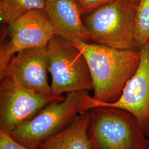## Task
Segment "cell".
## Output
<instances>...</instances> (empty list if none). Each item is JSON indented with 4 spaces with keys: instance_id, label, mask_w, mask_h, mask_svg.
<instances>
[{
    "instance_id": "cell-14",
    "label": "cell",
    "mask_w": 149,
    "mask_h": 149,
    "mask_svg": "<svg viewBox=\"0 0 149 149\" xmlns=\"http://www.w3.org/2000/svg\"><path fill=\"white\" fill-rule=\"evenodd\" d=\"M0 149H30L17 142L10 134L0 131Z\"/></svg>"
},
{
    "instance_id": "cell-10",
    "label": "cell",
    "mask_w": 149,
    "mask_h": 149,
    "mask_svg": "<svg viewBox=\"0 0 149 149\" xmlns=\"http://www.w3.org/2000/svg\"><path fill=\"white\" fill-rule=\"evenodd\" d=\"M45 11L55 35L71 43L91 42L78 0H46Z\"/></svg>"
},
{
    "instance_id": "cell-11",
    "label": "cell",
    "mask_w": 149,
    "mask_h": 149,
    "mask_svg": "<svg viewBox=\"0 0 149 149\" xmlns=\"http://www.w3.org/2000/svg\"><path fill=\"white\" fill-rule=\"evenodd\" d=\"M90 109L79 114L68 128L41 144L38 149H92L87 130Z\"/></svg>"
},
{
    "instance_id": "cell-17",
    "label": "cell",
    "mask_w": 149,
    "mask_h": 149,
    "mask_svg": "<svg viewBox=\"0 0 149 149\" xmlns=\"http://www.w3.org/2000/svg\"><path fill=\"white\" fill-rule=\"evenodd\" d=\"M149 149V144H148V148H147V149Z\"/></svg>"
},
{
    "instance_id": "cell-16",
    "label": "cell",
    "mask_w": 149,
    "mask_h": 149,
    "mask_svg": "<svg viewBox=\"0 0 149 149\" xmlns=\"http://www.w3.org/2000/svg\"><path fill=\"white\" fill-rule=\"evenodd\" d=\"M132 1H133L135 3H137L138 4V3L139 0H132Z\"/></svg>"
},
{
    "instance_id": "cell-15",
    "label": "cell",
    "mask_w": 149,
    "mask_h": 149,
    "mask_svg": "<svg viewBox=\"0 0 149 149\" xmlns=\"http://www.w3.org/2000/svg\"><path fill=\"white\" fill-rule=\"evenodd\" d=\"M111 0H78L82 14H88Z\"/></svg>"
},
{
    "instance_id": "cell-3",
    "label": "cell",
    "mask_w": 149,
    "mask_h": 149,
    "mask_svg": "<svg viewBox=\"0 0 149 149\" xmlns=\"http://www.w3.org/2000/svg\"><path fill=\"white\" fill-rule=\"evenodd\" d=\"M137 3L111 0L86 15L84 21L91 42L111 48L137 50L135 18Z\"/></svg>"
},
{
    "instance_id": "cell-5",
    "label": "cell",
    "mask_w": 149,
    "mask_h": 149,
    "mask_svg": "<svg viewBox=\"0 0 149 149\" xmlns=\"http://www.w3.org/2000/svg\"><path fill=\"white\" fill-rule=\"evenodd\" d=\"M48 71L52 91L57 95L93 90L90 71L84 55L68 40L54 35L47 45Z\"/></svg>"
},
{
    "instance_id": "cell-9",
    "label": "cell",
    "mask_w": 149,
    "mask_h": 149,
    "mask_svg": "<svg viewBox=\"0 0 149 149\" xmlns=\"http://www.w3.org/2000/svg\"><path fill=\"white\" fill-rule=\"evenodd\" d=\"M47 45L22 50L11 59L0 80L10 77L18 85L37 93L53 92L48 82Z\"/></svg>"
},
{
    "instance_id": "cell-6",
    "label": "cell",
    "mask_w": 149,
    "mask_h": 149,
    "mask_svg": "<svg viewBox=\"0 0 149 149\" xmlns=\"http://www.w3.org/2000/svg\"><path fill=\"white\" fill-rule=\"evenodd\" d=\"M63 95L37 93L18 85L10 77L1 80L0 131L11 133L49 104L65 99Z\"/></svg>"
},
{
    "instance_id": "cell-8",
    "label": "cell",
    "mask_w": 149,
    "mask_h": 149,
    "mask_svg": "<svg viewBox=\"0 0 149 149\" xmlns=\"http://www.w3.org/2000/svg\"><path fill=\"white\" fill-rule=\"evenodd\" d=\"M138 68L124 88L122 95L114 103H103L91 97L88 109L97 106L122 108L137 119L144 133L149 138V39L140 49Z\"/></svg>"
},
{
    "instance_id": "cell-1",
    "label": "cell",
    "mask_w": 149,
    "mask_h": 149,
    "mask_svg": "<svg viewBox=\"0 0 149 149\" xmlns=\"http://www.w3.org/2000/svg\"><path fill=\"white\" fill-rule=\"evenodd\" d=\"M72 44L87 62L93 82V98L107 103L117 101L138 68L140 50L119 49L81 41Z\"/></svg>"
},
{
    "instance_id": "cell-13",
    "label": "cell",
    "mask_w": 149,
    "mask_h": 149,
    "mask_svg": "<svg viewBox=\"0 0 149 149\" xmlns=\"http://www.w3.org/2000/svg\"><path fill=\"white\" fill-rule=\"evenodd\" d=\"M136 39L140 49L149 39V0H139L135 18Z\"/></svg>"
},
{
    "instance_id": "cell-7",
    "label": "cell",
    "mask_w": 149,
    "mask_h": 149,
    "mask_svg": "<svg viewBox=\"0 0 149 149\" xmlns=\"http://www.w3.org/2000/svg\"><path fill=\"white\" fill-rule=\"evenodd\" d=\"M7 38L0 47V74L22 50L47 46L54 34L45 10H34L7 25Z\"/></svg>"
},
{
    "instance_id": "cell-4",
    "label": "cell",
    "mask_w": 149,
    "mask_h": 149,
    "mask_svg": "<svg viewBox=\"0 0 149 149\" xmlns=\"http://www.w3.org/2000/svg\"><path fill=\"white\" fill-rule=\"evenodd\" d=\"M88 91L66 93L64 100L44 108L34 117L11 133L17 142L30 149H38L48 139L68 128L79 114L86 111Z\"/></svg>"
},
{
    "instance_id": "cell-2",
    "label": "cell",
    "mask_w": 149,
    "mask_h": 149,
    "mask_svg": "<svg viewBox=\"0 0 149 149\" xmlns=\"http://www.w3.org/2000/svg\"><path fill=\"white\" fill-rule=\"evenodd\" d=\"M90 111L87 134L92 149H147L149 140L130 112L105 106Z\"/></svg>"
},
{
    "instance_id": "cell-12",
    "label": "cell",
    "mask_w": 149,
    "mask_h": 149,
    "mask_svg": "<svg viewBox=\"0 0 149 149\" xmlns=\"http://www.w3.org/2000/svg\"><path fill=\"white\" fill-rule=\"evenodd\" d=\"M46 0H0L1 21L8 25L34 10H45Z\"/></svg>"
}]
</instances>
